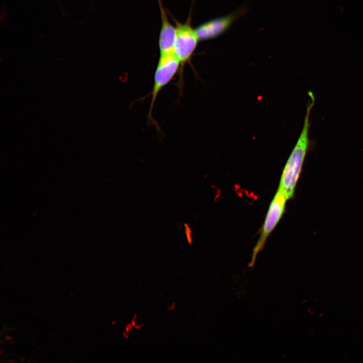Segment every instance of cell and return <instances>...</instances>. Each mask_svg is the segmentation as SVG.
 Instances as JSON below:
<instances>
[{
  "label": "cell",
  "instance_id": "cell-1",
  "mask_svg": "<svg viewBox=\"0 0 363 363\" xmlns=\"http://www.w3.org/2000/svg\"><path fill=\"white\" fill-rule=\"evenodd\" d=\"M309 99L300 134L282 173L279 189L284 194L287 199L291 198L300 173L302 165L310 146V115L314 105L315 97L312 92L308 93Z\"/></svg>",
  "mask_w": 363,
  "mask_h": 363
},
{
  "label": "cell",
  "instance_id": "cell-2",
  "mask_svg": "<svg viewBox=\"0 0 363 363\" xmlns=\"http://www.w3.org/2000/svg\"><path fill=\"white\" fill-rule=\"evenodd\" d=\"M180 67V62L173 50L160 54L154 75L153 87L148 116L149 121L154 122L152 112L159 92L173 79Z\"/></svg>",
  "mask_w": 363,
  "mask_h": 363
},
{
  "label": "cell",
  "instance_id": "cell-3",
  "mask_svg": "<svg viewBox=\"0 0 363 363\" xmlns=\"http://www.w3.org/2000/svg\"><path fill=\"white\" fill-rule=\"evenodd\" d=\"M287 200L283 192L278 188L269 206L261 235L253 250L251 261L248 265L249 267L254 265L258 254L263 249L267 237L281 218Z\"/></svg>",
  "mask_w": 363,
  "mask_h": 363
},
{
  "label": "cell",
  "instance_id": "cell-4",
  "mask_svg": "<svg viewBox=\"0 0 363 363\" xmlns=\"http://www.w3.org/2000/svg\"><path fill=\"white\" fill-rule=\"evenodd\" d=\"M173 51L183 66L190 60L199 41L196 30L188 22L176 23Z\"/></svg>",
  "mask_w": 363,
  "mask_h": 363
},
{
  "label": "cell",
  "instance_id": "cell-5",
  "mask_svg": "<svg viewBox=\"0 0 363 363\" xmlns=\"http://www.w3.org/2000/svg\"><path fill=\"white\" fill-rule=\"evenodd\" d=\"M245 12L246 9L241 8L226 16L217 17L201 24L195 29L199 41L208 40L219 36L225 32Z\"/></svg>",
  "mask_w": 363,
  "mask_h": 363
},
{
  "label": "cell",
  "instance_id": "cell-6",
  "mask_svg": "<svg viewBox=\"0 0 363 363\" xmlns=\"http://www.w3.org/2000/svg\"><path fill=\"white\" fill-rule=\"evenodd\" d=\"M159 6L161 17V27L159 38V47L160 54H161L173 50L176 27H174L168 20L166 12L160 2Z\"/></svg>",
  "mask_w": 363,
  "mask_h": 363
}]
</instances>
